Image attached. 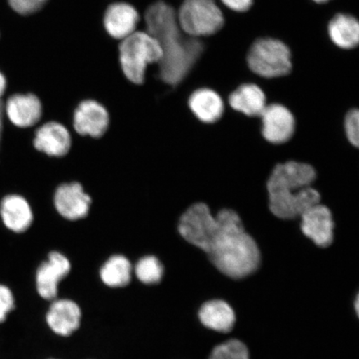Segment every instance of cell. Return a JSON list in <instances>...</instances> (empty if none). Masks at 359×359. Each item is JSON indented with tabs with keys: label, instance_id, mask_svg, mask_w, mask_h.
<instances>
[{
	"label": "cell",
	"instance_id": "17",
	"mask_svg": "<svg viewBox=\"0 0 359 359\" xmlns=\"http://www.w3.org/2000/svg\"><path fill=\"white\" fill-rule=\"evenodd\" d=\"M188 105L197 118L205 123H213L222 118L224 102L217 92L210 88H200L193 92Z\"/></svg>",
	"mask_w": 359,
	"mask_h": 359
},
{
	"label": "cell",
	"instance_id": "14",
	"mask_svg": "<svg viewBox=\"0 0 359 359\" xmlns=\"http://www.w3.org/2000/svg\"><path fill=\"white\" fill-rule=\"evenodd\" d=\"M140 16L131 4L115 3L107 7L103 25L111 38L123 40L136 31Z\"/></svg>",
	"mask_w": 359,
	"mask_h": 359
},
{
	"label": "cell",
	"instance_id": "31",
	"mask_svg": "<svg viewBox=\"0 0 359 359\" xmlns=\"http://www.w3.org/2000/svg\"><path fill=\"white\" fill-rule=\"evenodd\" d=\"M358 302H359V299H358V297L356 299V302H355V309H356L357 313H358V307H359Z\"/></svg>",
	"mask_w": 359,
	"mask_h": 359
},
{
	"label": "cell",
	"instance_id": "18",
	"mask_svg": "<svg viewBox=\"0 0 359 359\" xmlns=\"http://www.w3.org/2000/svg\"><path fill=\"white\" fill-rule=\"evenodd\" d=\"M233 109L249 116H259L266 109V97L263 90L254 83H245L229 97Z\"/></svg>",
	"mask_w": 359,
	"mask_h": 359
},
{
	"label": "cell",
	"instance_id": "3",
	"mask_svg": "<svg viewBox=\"0 0 359 359\" xmlns=\"http://www.w3.org/2000/svg\"><path fill=\"white\" fill-rule=\"evenodd\" d=\"M316 178L311 165L296 161L277 165L267 182L271 212L278 218L293 219L320 203V192L311 187Z\"/></svg>",
	"mask_w": 359,
	"mask_h": 359
},
{
	"label": "cell",
	"instance_id": "29",
	"mask_svg": "<svg viewBox=\"0 0 359 359\" xmlns=\"http://www.w3.org/2000/svg\"><path fill=\"white\" fill-rule=\"evenodd\" d=\"M4 107L2 101H0V141H1L3 128H4Z\"/></svg>",
	"mask_w": 359,
	"mask_h": 359
},
{
	"label": "cell",
	"instance_id": "28",
	"mask_svg": "<svg viewBox=\"0 0 359 359\" xmlns=\"http://www.w3.org/2000/svg\"><path fill=\"white\" fill-rule=\"evenodd\" d=\"M6 79L4 78V76L0 73V101H1V97L4 95V92H6Z\"/></svg>",
	"mask_w": 359,
	"mask_h": 359
},
{
	"label": "cell",
	"instance_id": "7",
	"mask_svg": "<svg viewBox=\"0 0 359 359\" xmlns=\"http://www.w3.org/2000/svg\"><path fill=\"white\" fill-rule=\"evenodd\" d=\"M53 203L62 217L78 221L87 217L92 198L79 182L65 183L57 188Z\"/></svg>",
	"mask_w": 359,
	"mask_h": 359
},
{
	"label": "cell",
	"instance_id": "26",
	"mask_svg": "<svg viewBox=\"0 0 359 359\" xmlns=\"http://www.w3.org/2000/svg\"><path fill=\"white\" fill-rule=\"evenodd\" d=\"M15 308V299L8 287L0 285V324L6 320L7 314Z\"/></svg>",
	"mask_w": 359,
	"mask_h": 359
},
{
	"label": "cell",
	"instance_id": "19",
	"mask_svg": "<svg viewBox=\"0 0 359 359\" xmlns=\"http://www.w3.org/2000/svg\"><path fill=\"white\" fill-rule=\"evenodd\" d=\"M201 324L221 333H229L234 327L236 314L223 300L215 299L205 303L199 311Z\"/></svg>",
	"mask_w": 359,
	"mask_h": 359
},
{
	"label": "cell",
	"instance_id": "32",
	"mask_svg": "<svg viewBox=\"0 0 359 359\" xmlns=\"http://www.w3.org/2000/svg\"><path fill=\"white\" fill-rule=\"evenodd\" d=\"M50 359H53V358H50Z\"/></svg>",
	"mask_w": 359,
	"mask_h": 359
},
{
	"label": "cell",
	"instance_id": "21",
	"mask_svg": "<svg viewBox=\"0 0 359 359\" xmlns=\"http://www.w3.org/2000/svg\"><path fill=\"white\" fill-rule=\"evenodd\" d=\"M132 271V264L128 259L123 255H114L103 264L100 271L101 279L107 286L114 288L123 287L131 281Z\"/></svg>",
	"mask_w": 359,
	"mask_h": 359
},
{
	"label": "cell",
	"instance_id": "9",
	"mask_svg": "<svg viewBox=\"0 0 359 359\" xmlns=\"http://www.w3.org/2000/svg\"><path fill=\"white\" fill-rule=\"evenodd\" d=\"M302 230L318 246L326 248L334 240V222L329 208L320 203L311 206L300 215Z\"/></svg>",
	"mask_w": 359,
	"mask_h": 359
},
{
	"label": "cell",
	"instance_id": "2",
	"mask_svg": "<svg viewBox=\"0 0 359 359\" xmlns=\"http://www.w3.org/2000/svg\"><path fill=\"white\" fill-rule=\"evenodd\" d=\"M219 271L241 279L258 269L260 252L257 242L245 231L233 210L224 209L215 217L201 249Z\"/></svg>",
	"mask_w": 359,
	"mask_h": 359
},
{
	"label": "cell",
	"instance_id": "20",
	"mask_svg": "<svg viewBox=\"0 0 359 359\" xmlns=\"http://www.w3.org/2000/svg\"><path fill=\"white\" fill-rule=\"evenodd\" d=\"M331 41L345 50L356 48L359 43V24L356 18L347 13L335 15L327 25Z\"/></svg>",
	"mask_w": 359,
	"mask_h": 359
},
{
	"label": "cell",
	"instance_id": "5",
	"mask_svg": "<svg viewBox=\"0 0 359 359\" xmlns=\"http://www.w3.org/2000/svg\"><path fill=\"white\" fill-rule=\"evenodd\" d=\"M247 65L259 77L275 79L288 75L293 67L290 49L279 39H259L250 47Z\"/></svg>",
	"mask_w": 359,
	"mask_h": 359
},
{
	"label": "cell",
	"instance_id": "11",
	"mask_svg": "<svg viewBox=\"0 0 359 359\" xmlns=\"http://www.w3.org/2000/svg\"><path fill=\"white\" fill-rule=\"evenodd\" d=\"M259 116L263 123L262 134L268 142L281 144L293 136L295 120L293 114L285 106L268 105Z\"/></svg>",
	"mask_w": 359,
	"mask_h": 359
},
{
	"label": "cell",
	"instance_id": "8",
	"mask_svg": "<svg viewBox=\"0 0 359 359\" xmlns=\"http://www.w3.org/2000/svg\"><path fill=\"white\" fill-rule=\"evenodd\" d=\"M109 123V111L95 100L81 102L74 111V128L81 136L100 138L107 133Z\"/></svg>",
	"mask_w": 359,
	"mask_h": 359
},
{
	"label": "cell",
	"instance_id": "22",
	"mask_svg": "<svg viewBox=\"0 0 359 359\" xmlns=\"http://www.w3.org/2000/svg\"><path fill=\"white\" fill-rule=\"evenodd\" d=\"M137 279L146 285L157 284L163 276V264L154 255H148L139 259L135 267Z\"/></svg>",
	"mask_w": 359,
	"mask_h": 359
},
{
	"label": "cell",
	"instance_id": "24",
	"mask_svg": "<svg viewBox=\"0 0 359 359\" xmlns=\"http://www.w3.org/2000/svg\"><path fill=\"white\" fill-rule=\"evenodd\" d=\"M48 0H8L13 11L22 15H29L39 11Z\"/></svg>",
	"mask_w": 359,
	"mask_h": 359
},
{
	"label": "cell",
	"instance_id": "23",
	"mask_svg": "<svg viewBox=\"0 0 359 359\" xmlns=\"http://www.w3.org/2000/svg\"><path fill=\"white\" fill-rule=\"evenodd\" d=\"M209 359H250L249 350L240 340L231 339L215 347Z\"/></svg>",
	"mask_w": 359,
	"mask_h": 359
},
{
	"label": "cell",
	"instance_id": "6",
	"mask_svg": "<svg viewBox=\"0 0 359 359\" xmlns=\"http://www.w3.org/2000/svg\"><path fill=\"white\" fill-rule=\"evenodd\" d=\"M182 32L190 37H208L219 32L224 17L215 0H184L177 13Z\"/></svg>",
	"mask_w": 359,
	"mask_h": 359
},
{
	"label": "cell",
	"instance_id": "1",
	"mask_svg": "<svg viewBox=\"0 0 359 359\" xmlns=\"http://www.w3.org/2000/svg\"><path fill=\"white\" fill-rule=\"evenodd\" d=\"M147 32L156 39L163 50L159 62L161 80L177 86L186 79L204 50L198 39L190 37L180 28L177 12L164 1H157L145 13Z\"/></svg>",
	"mask_w": 359,
	"mask_h": 359
},
{
	"label": "cell",
	"instance_id": "4",
	"mask_svg": "<svg viewBox=\"0 0 359 359\" xmlns=\"http://www.w3.org/2000/svg\"><path fill=\"white\" fill-rule=\"evenodd\" d=\"M163 50L159 43L143 31H135L119 45L121 67L125 77L134 84L144 83L147 66L159 64Z\"/></svg>",
	"mask_w": 359,
	"mask_h": 359
},
{
	"label": "cell",
	"instance_id": "12",
	"mask_svg": "<svg viewBox=\"0 0 359 359\" xmlns=\"http://www.w3.org/2000/svg\"><path fill=\"white\" fill-rule=\"evenodd\" d=\"M34 146L36 150L48 156L62 157L71 149V134L65 125L48 122L36 131Z\"/></svg>",
	"mask_w": 359,
	"mask_h": 359
},
{
	"label": "cell",
	"instance_id": "15",
	"mask_svg": "<svg viewBox=\"0 0 359 359\" xmlns=\"http://www.w3.org/2000/svg\"><path fill=\"white\" fill-rule=\"evenodd\" d=\"M0 217L8 230L24 233L29 230L34 222L33 210L25 197L8 195L0 203Z\"/></svg>",
	"mask_w": 359,
	"mask_h": 359
},
{
	"label": "cell",
	"instance_id": "25",
	"mask_svg": "<svg viewBox=\"0 0 359 359\" xmlns=\"http://www.w3.org/2000/svg\"><path fill=\"white\" fill-rule=\"evenodd\" d=\"M345 130L347 137L354 147L359 144V112L358 109L348 111L345 118Z\"/></svg>",
	"mask_w": 359,
	"mask_h": 359
},
{
	"label": "cell",
	"instance_id": "13",
	"mask_svg": "<svg viewBox=\"0 0 359 359\" xmlns=\"http://www.w3.org/2000/svg\"><path fill=\"white\" fill-rule=\"evenodd\" d=\"M4 110L11 123L20 128L33 127L39 122L43 114L41 101L32 93L11 96Z\"/></svg>",
	"mask_w": 359,
	"mask_h": 359
},
{
	"label": "cell",
	"instance_id": "10",
	"mask_svg": "<svg viewBox=\"0 0 359 359\" xmlns=\"http://www.w3.org/2000/svg\"><path fill=\"white\" fill-rule=\"evenodd\" d=\"M70 269L71 264L65 255L57 251L49 254L47 262L39 267L36 275L39 295L45 299H55L57 294L58 284L69 275Z\"/></svg>",
	"mask_w": 359,
	"mask_h": 359
},
{
	"label": "cell",
	"instance_id": "27",
	"mask_svg": "<svg viewBox=\"0 0 359 359\" xmlns=\"http://www.w3.org/2000/svg\"><path fill=\"white\" fill-rule=\"evenodd\" d=\"M228 8L238 13L248 11L253 6L254 0H221Z\"/></svg>",
	"mask_w": 359,
	"mask_h": 359
},
{
	"label": "cell",
	"instance_id": "16",
	"mask_svg": "<svg viewBox=\"0 0 359 359\" xmlns=\"http://www.w3.org/2000/svg\"><path fill=\"white\" fill-rule=\"evenodd\" d=\"M81 311L79 305L69 299L53 302L47 313V322L58 335L69 336L79 329Z\"/></svg>",
	"mask_w": 359,
	"mask_h": 359
},
{
	"label": "cell",
	"instance_id": "30",
	"mask_svg": "<svg viewBox=\"0 0 359 359\" xmlns=\"http://www.w3.org/2000/svg\"><path fill=\"white\" fill-rule=\"evenodd\" d=\"M314 3L321 4H325L327 2H329L330 0H313Z\"/></svg>",
	"mask_w": 359,
	"mask_h": 359
}]
</instances>
